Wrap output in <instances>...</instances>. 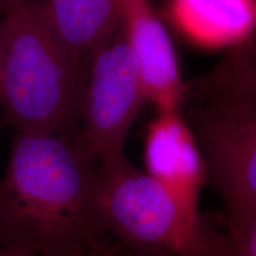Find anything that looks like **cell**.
<instances>
[{
  "label": "cell",
  "instance_id": "7",
  "mask_svg": "<svg viewBox=\"0 0 256 256\" xmlns=\"http://www.w3.org/2000/svg\"><path fill=\"white\" fill-rule=\"evenodd\" d=\"M122 28L136 60L146 100L158 112L179 110L184 84L165 28L148 0H121Z\"/></svg>",
  "mask_w": 256,
  "mask_h": 256
},
{
  "label": "cell",
  "instance_id": "13",
  "mask_svg": "<svg viewBox=\"0 0 256 256\" xmlns=\"http://www.w3.org/2000/svg\"><path fill=\"white\" fill-rule=\"evenodd\" d=\"M8 2V0H0V8H2V5H5Z\"/></svg>",
  "mask_w": 256,
  "mask_h": 256
},
{
  "label": "cell",
  "instance_id": "2",
  "mask_svg": "<svg viewBox=\"0 0 256 256\" xmlns=\"http://www.w3.org/2000/svg\"><path fill=\"white\" fill-rule=\"evenodd\" d=\"M179 113L190 127L208 185L222 202L232 243L256 217V44L229 48L184 84Z\"/></svg>",
  "mask_w": 256,
  "mask_h": 256
},
{
  "label": "cell",
  "instance_id": "11",
  "mask_svg": "<svg viewBox=\"0 0 256 256\" xmlns=\"http://www.w3.org/2000/svg\"><path fill=\"white\" fill-rule=\"evenodd\" d=\"M96 256H139L133 254L130 250H124L122 248H116L114 246H110V243L106 242L102 247L98 249V255Z\"/></svg>",
  "mask_w": 256,
  "mask_h": 256
},
{
  "label": "cell",
  "instance_id": "14",
  "mask_svg": "<svg viewBox=\"0 0 256 256\" xmlns=\"http://www.w3.org/2000/svg\"><path fill=\"white\" fill-rule=\"evenodd\" d=\"M2 119H0V134H2Z\"/></svg>",
  "mask_w": 256,
  "mask_h": 256
},
{
  "label": "cell",
  "instance_id": "6",
  "mask_svg": "<svg viewBox=\"0 0 256 256\" xmlns=\"http://www.w3.org/2000/svg\"><path fill=\"white\" fill-rule=\"evenodd\" d=\"M146 174L188 210L198 211L208 185L203 158L179 110L158 112L150 124L144 147Z\"/></svg>",
  "mask_w": 256,
  "mask_h": 256
},
{
  "label": "cell",
  "instance_id": "3",
  "mask_svg": "<svg viewBox=\"0 0 256 256\" xmlns=\"http://www.w3.org/2000/svg\"><path fill=\"white\" fill-rule=\"evenodd\" d=\"M84 81L38 0L0 8V112L14 132L78 136Z\"/></svg>",
  "mask_w": 256,
  "mask_h": 256
},
{
  "label": "cell",
  "instance_id": "4",
  "mask_svg": "<svg viewBox=\"0 0 256 256\" xmlns=\"http://www.w3.org/2000/svg\"><path fill=\"white\" fill-rule=\"evenodd\" d=\"M98 203L108 235L139 256H235L214 232L156 179L128 160L98 168Z\"/></svg>",
  "mask_w": 256,
  "mask_h": 256
},
{
  "label": "cell",
  "instance_id": "5",
  "mask_svg": "<svg viewBox=\"0 0 256 256\" xmlns=\"http://www.w3.org/2000/svg\"><path fill=\"white\" fill-rule=\"evenodd\" d=\"M146 101L122 24L114 37L89 58L78 139L100 166L126 160L124 147Z\"/></svg>",
  "mask_w": 256,
  "mask_h": 256
},
{
  "label": "cell",
  "instance_id": "10",
  "mask_svg": "<svg viewBox=\"0 0 256 256\" xmlns=\"http://www.w3.org/2000/svg\"><path fill=\"white\" fill-rule=\"evenodd\" d=\"M235 256H256V217L234 242Z\"/></svg>",
  "mask_w": 256,
  "mask_h": 256
},
{
  "label": "cell",
  "instance_id": "1",
  "mask_svg": "<svg viewBox=\"0 0 256 256\" xmlns=\"http://www.w3.org/2000/svg\"><path fill=\"white\" fill-rule=\"evenodd\" d=\"M98 162L78 136L14 132L0 180V247L36 256H90L107 242Z\"/></svg>",
  "mask_w": 256,
  "mask_h": 256
},
{
  "label": "cell",
  "instance_id": "9",
  "mask_svg": "<svg viewBox=\"0 0 256 256\" xmlns=\"http://www.w3.org/2000/svg\"><path fill=\"white\" fill-rule=\"evenodd\" d=\"M50 22L72 55L84 66L122 24L121 0H42Z\"/></svg>",
  "mask_w": 256,
  "mask_h": 256
},
{
  "label": "cell",
  "instance_id": "8",
  "mask_svg": "<svg viewBox=\"0 0 256 256\" xmlns=\"http://www.w3.org/2000/svg\"><path fill=\"white\" fill-rule=\"evenodd\" d=\"M170 14L184 36L210 49L241 44L256 28V0H170Z\"/></svg>",
  "mask_w": 256,
  "mask_h": 256
},
{
  "label": "cell",
  "instance_id": "12",
  "mask_svg": "<svg viewBox=\"0 0 256 256\" xmlns=\"http://www.w3.org/2000/svg\"><path fill=\"white\" fill-rule=\"evenodd\" d=\"M98 249H100V248L96 249V250L92 252L90 256L98 255ZM0 256H36V255H32V254H28V252H17V250H12V249L0 247Z\"/></svg>",
  "mask_w": 256,
  "mask_h": 256
}]
</instances>
